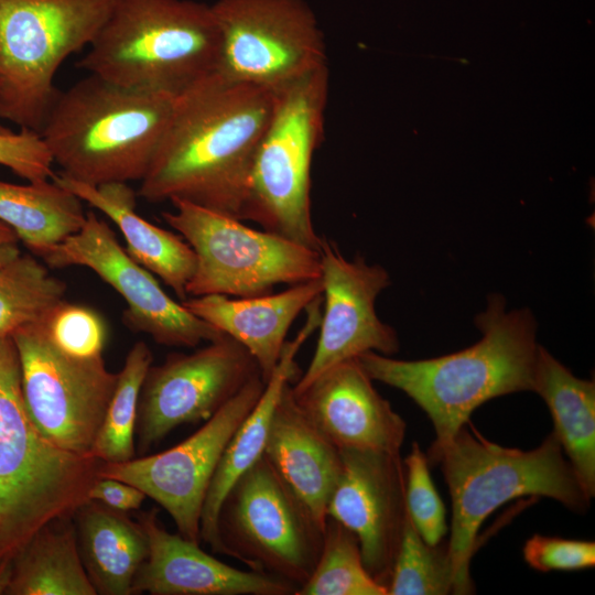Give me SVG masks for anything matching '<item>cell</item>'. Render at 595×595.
<instances>
[{
	"instance_id": "obj_7",
	"label": "cell",
	"mask_w": 595,
	"mask_h": 595,
	"mask_svg": "<svg viewBox=\"0 0 595 595\" xmlns=\"http://www.w3.org/2000/svg\"><path fill=\"white\" fill-rule=\"evenodd\" d=\"M326 65L274 91L272 112L252 162L241 220L310 249L321 238L311 214V166L324 133Z\"/></svg>"
},
{
	"instance_id": "obj_4",
	"label": "cell",
	"mask_w": 595,
	"mask_h": 595,
	"mask_svg": "<svg viewBox=\"0 0 595 595\" xmlns=\"http://www.w3.org/2000/svg\"><path fill=\"white\" fill-rule=\"evenodd\" d=\"M426 457L440 465L452 500L447 545L453 594L473 593L469 564L478 530L501 505L542 496L582 512L589 504L553 433L537 448L522 451L493 443L477 431L470 433L465 424L445 444L431 446Z\"/></svg>"
},
{
	"instance_id": "obj_16",
	"label": "cell",
	"mask_w": 595,
	"mask_h": 595,
	"mask_svg": "<svg viewBox=\"0 0 595 595\" xmlns=\"http://www.w3.org/2000/svg\"><path fill=\"white\" fill-rule=\"evenodd\" d=\"M322 303L320 334L305 372L292 386L299 392L324 371L361 354L390 356L399 350L397 332L380 321L375 310L378 295L391 284L380 264H368L361 256L346 259L336 244L325 237L320 246Z\"/></svg>"
},
{
	"instance_id": "obj_10",
	"label": "cell",
	"mask_w": 595,
	"mask_h": 595,
	"mask_svg": "<svg viewBox=\"0 0 595 595\" xmlns=\"http://www.w3.org/2000/svg\"><path fill=\"white\" fill-rule=\"evenodd\" d=\"M217 527L225 555L298 588L323 544V528L264 454L229 490Z\"/></svg>"
},
{
	"instance_id": "obj_37",
	"label": "cell",
	"mask_w": 595,
	"mask_h": 595,
	"mask_svg": "<svg viewBox=\"0 0 595 595\" xmlns=\"http://www.w3.org/2000/svg\"><path fill=\"white\" fill-rule=\"evenodd\" d=\"M21 253L17 241L0 240V268Z\"/></svg>"
},
{
	"instance_id": "obj_29",
	"label": "cell",
	"mask_w": 595,
	"mask_h": 595,
	"mask_svg": "<svg viewBox=\"0 0 595 595\" xmlns=\"http://www.w3.org/2000/svg\"><path fill=\"white\" fill-rule=\"evenodd\" d=\"M153 355L142 340L134 343L122 369L95 439L91 457L104 463H122L136 457L138 401Z\"/></svg>"
},
{
	"instance_id": "obj_24",
	"label": "cell",
	"mask_w": 595,
	"mask_h": 595,
	"mask_svg": "<svg viewBox=\"0 0 595 595\" xmlns=\"http://www.w3.org/2000/svg\"><path fill=\"white\" fill-rule=\"evenodd\" d=\"M73 520L79 555L96 593L131 595L134 577L149 554L139 520L90 499L74 510Z\"/></svg>"
},
{
	"instance_id": "obj_5",
	"label": "cell",
	"mask_w": 595,
	"mask_h": 595,
	"mask_svg": "<svg viewBox=\"0 0 595 595\" xmlns=\"http://www.w3.org/2000/svg\"><path fill=\"white\" fill-rule=\"evenodd\" d=\"M212 7L192 0H115L77 67L125 87L177 96L215 73Z\"/></svg>"
},
{
	"instance_id": "obj_26",
	"label": "cell",
	"mask_w": 595,
	"mask_h": 595,
	"mask_svg": "<svg viewBox=\"0 0 595 595\" xmlns=\"http://www.w3.org/2000/svg\"><path fill=\"white\" fill-rule=\"evenodd\" d=\"M7 589L17 595H97L79 555L73 515L51 520L21 545Z\"/></svg>"
},
{
	"instance_id": "obj_38",
	"label": "cell",
	"mask_w": 595,
	"mask_h": 595,
	"mask_svg": "<svg viewBox=\"0 0 595 595\" xmlns=\"http://www.w3.org/2000/svg\"><path fill=\"white\" fill-rule=\"evenodd\" d=\"M0 240L18 241V237L14 234V231L1 221H0Z\"/></svg>"
},
{
	"instance_id": "obj_21",
	"label": "cell",
	"mask_w": 595,
	"mask_h": 595,
	"mask_svg": "<svg viewBox=\"0 0 595 595\" xmlns=\"http://www.w3.org/2000/svg\"><path fill=\"white\" fill-rule=\"evenodd\" d=\"M263 454L324 530L342 455L303 413L291 382L277 401Z\"/></svg>"
},
{
	"instance_id": "obj_19",
	"label": "cell",
	"mask_w": 595,
	"mask_h": 595,
	"mask_svg": "<svg viewBox=\"0 0 595 595\" xmlns=\"http://www.w3.org/2000/svg\"><path fill=\"white\" fill-rule=\"evenodd\" d=\"M149 542V554L139 569L132 594L151 595H295L298 587L278 576L230 566L180 533L169 532L158 511L138 518Z\"/></svg>"
},
{
	"instance_id": "obj_1",
	"label": "cell",
	"mask_w": 595,
	"mask_h": 595,
	"mask_svg": "<svg viewBox=\"0 0 595 595\" xmlns=\"http://www.w3.org/2000/svg\"><path fill=\"white\" fill-rule=\"evenodd\" d=\"M274 93L213 73L175 97L138 196L181 199L241 220Z\"/></svg>"
},
{
	"instance_id": "obj_27",
	"label": "cell",
	"mask_w": 595,
	"mask_h": 595,
	"mask_svg": "<svg viewBox=\"0 0 595 595\" xmlns=\"http://www.w3.org/2000/svg\"><path fill=\"white\" fill-rule=\"evenodd\" d=\"M85 220L83 202L52 178L25 185L0 180V221L36 257L77 232Z\"/></svg>"
},
{
	"instance_id": "obj_20",
	"label": "cell",
	"mask_w": 595,
	"mask_h": 595,
	"mask_svg": "<svg viewBox=\"0 0 595 595\" xmlns=\"http://www.w3.org/2000/svg\"><path fill=\"white\" fill-rule=\"evenodd\" d=\"M321 278L279 292L248 298L220 294L191 296L181 303L194 315L241 344L256 360L261 378L274 371L289 328L322 295Z\"/></svg>"
},
{
	"instance_id": "obj_14",
	"label": "cell",
	"mask_w": 595,
	"mask_h": 595,
	"mask_svg": "<svg viewBox=\"0 0 595 595\" xmlns=\"http://www.w3.org/2000/svg\"><path fill=\"white\" fill-rule=\"evenodd\" d=\"M266 382L258 375L191 436L163 452L122 463L101 462L97 477L129 483L173 519L178 533L201 542V516L221 454L259 400Z\"/></svg>"
},
{
	"instance_id": "obj_13",
	"label": "cell",
	"mask_w": 595,
	"mask_h": 595,
	"mask_svg": "<svg viewBox=\"0 0 595 595\" xmlns=\"http://www.w3.org/2000/svg\"><path fill=\"white\" fill-rule=\"evenodd\" d=\"M258 375L250 353L227 335L151 365L138 401L137 453L144 454L181 425L206 422Z\"/></svg>"
},
{
	"instance_id": "obj_9",
	"label": "cell",
	"mask_w": 595,
	"mask_h": 595,
	"mask_svg": "<svg viewBox=\"0 0 595 595\" xmlns=\"http://www.w3.org/2000/svg\"><path fill=\"white\" fill-rule=\"evenodd\" d=\"M162 217L191 246L195 271L187 296L269 294L279 284L321 277L320 253L290 239L246 226L242 220L173 199Z\"/></svg>"
},
{
	"instance_id": "obj_33",
	"label": "cell",
	"mask_w": 595,
	"mask_h": 595,
	"mask_svg": "<svg viewBox=\"0 0 595 595\" xmlns=\"http://www.w3.org/2000/svg\"><path fill=\"white\" fill-rule=\"evenodd\" d=\"M52 343L64 354L90 359L102 356L107 339L106 324L94 309L62 301L45 320Z\"/></svg>"
},
{
	"instance_id": "obj_23",
	"label": "cell",
	"mask_w": 595,
	"mask_h": 595,
	"mask_svg": "<svg viewBox=\"0 0 595 595\" xmlns=\"http://www.w3.org/2000/svg\"><path fill=\"white\" fill-rule=\"evenodd\" d=\"M52 180L106 215L121 231L127 253L156 274L182 301L187 299L185 289L196 267L193 249L180 235L138 214V194L128 183L90 185L60 172Z\"/></svg>"
},
{
	"instance_id": "obj_32",
	"label": "cell",
	"mask_w": 595,
	"mask_h": 595,
	"mask_svg": "<svg viewBox=\"0 0 595 595\" xmlns=\"http://www.w3.org/2000/svg\"><path fill=\"white\" fill-rule=\"evenodd\" d=\"M403 465L408 513L423 540L435 545L447 531L445 507L431 479L428 457L416 442L412 443Z\"/></svg>"
},
{
	"instance_id": "obj_12",
	"label": "cell",
	"mask_w": 595,
	"mask_h": 595,
	"mask_svg": "<svg viewBox=\"0 0 595 595\" xmlns=\"http://www.w3.org/2000/svg\"><path fill=\"white\" fill-rule=\"evenodd\" d=\"M11 336L34 424L60 448L91 457L118 372L107 369L102 356L80 359L61 351L47 335L45 320L21 326Z\"/></svg>"
},
{
	"instance_id": "obj_28",
	"label": "cell",
	"mask_w": 595,
	"mask_h": 595,
	"mask_svg": "<svg viewBox=\"0 0 595 595\" xmlns=\"http://www.w3.org/2000/svg\"><path fill=\"white\" fill-rule=\"evenodd\" d=\"M66 291V283L36 256L21 252L0 268V336L46 320Z\"/></svg>"
},
{
	"instance_id": "obj_18",
	"label": "cell",
	"mask_w": 595,
	"mask_h": 595,
	"mask_svg": "<svg viewBox=\"0 0 595 595\" xmlns=\"http://www.w3.org/2000/svg\"><path fill=\"white\" fill-rule=\"evenodd\" d=\"M293 394L307 419L339 451L400 453L407 424L375 389L357 358L331 367Z\"/></svg>"
},
{
	"instance_id": "obj_22",
	"label": "cell",
	"mask_w": 595,
	"mask_h": 595,
	"mask_svg": "<svg viewBox=\"0 0 595 595\" xmlns=\"http://www.w3.org/2000/svg\"><path fill=\"white\" fill-rule=\"evenodd\" d=\"M322 298L305 310L307 318L298 335L285 342L280 360L264 385L253 409L245 418L226 445L217 464L204 501L199 538L215 553L224 554L218 534L221 505L231 487L263 454L270 421L285 383L296 378L295 356L321 322Z\"/></svg>"
},
{
	"instance_id": "obj_35",
	"label": "cell",
	"mask_w": 595,
	"mask_h": 595,
	"mask_svg": "<svg viewBox=\"0 0 595 595\" xmlns=\"http://www.w3.org/2000/svg\"><path fill=\"white\" fill-rule=\"evenodd\" d=\"M52 155L40 133L21 129L0 132V165L7 166L28 182L51 180Z\"/></svg>"
},
{
	"instance_id": "obj_11",
	"label": "cell",
	"mask_w": 595,
	"mask_h": 595,
	"mask_svg": "<svg viewBox=\"0 0 595 595\" xmlns=\"http://www.w3.org/2000/svg\"><path fill=\"white\" fill-rule=\"evenodd\" d=\"M216 71L272 93L326 65L322 31L302 0H218Z\"/></svg>"
},
{
	"instance_id": "obj_39",
	"label": "cell",
	"mask_w": 595,
	"mask_h": 595,
	"mask_svg": "<svg viewBox=\"0 0 595 595\" xmlns=\"http://www.w3.org/2000/svg\"><path fill=\"white\" fill-rule=\"evenodd\" d=\"M7 131H10L9 129L4 128L1 123H0V132H7Z\"/></svg>"
},
{
	"instance_id": "obj_2",
	"label": "cell",
	"mask_w": 595,
	"mask_h": 595,
	"mask_svg": "<svg viewBox=\"0 0 595 595\" xmlns=\"http://www.w3.org/2000/svg\"><path fill=\"white\" fill-rule=\"evenodd\" d=\"M475 324L482 338L445 356L400 360L368 351L357 357L372 380L403 391L426 413L436 435L432 446L448 442L484 402L533 390L540 345L530 310L506 311L505 299L495 294Z\"/></svg>"
},
{
	"instance_id": "obj_3",
	"label": "cell",
	"mask_w": 595,
	"mask_h": 595,
	"mask_svg": "<svg viewBox=\"0 0 595 595\" xmlns=\"http://www.w3.org/2000/svg\"><path fill=\"white\" fill-rule=\"evenodd\" d=\"M175 97L89 74L60 91L40 134L60 173L69 178L90 185L141 181Z\"/></svg>"
},
{
	"instance_id": "obj_8",
	"label": "cell",
	"mask_w": 595,
	"mask_h": 595,
	"mask_svg": "<svg viewBox=\"0 0 595 595\" xmlns=\"http://www.w3.org/2000/svg\"><path fill=\"white\" fill-rule=\"evenodd\" d=\"M115 0H0V118L41 132L54 76L89 46Z\"/></svg>"
},
{
	"instance_id": "obj_15",
	"label": "cell",
	"mask_w": 595,
	"mask_h": 595,
	"mask_svg": "<svg viewBox=\"0 0 595 595\" xmlns=\"http://www.w3.org/2000/svg\"><path fill=\"white\" fill-rule=\"evenodd\" d=\"M39 258L50 268L79 266L93 270L123 298L125 325L160 345L195 347L225 336L166 294L153 273L119 245L107 221L91 210L86 212L77 232L48 247Z\"/></svg>"
},
{
	"instance_id": "obj_30",
	"label": "cell",
	"mask_w": 595,
	"mask_h": 595,
	"mask_svg": "<svg viewBox=\"0 0 595 595\" xmlns=\"http://www.w3.org/2000/svg\"><path fill=\"white\" fill-rule=\"evenodd\" d=\"M295 595H387L366 570L354 532L327 517L316 565Z\"/></svg>"
},
{
	"instance_id": "obj_31",
	"label": "cell",
	"mask_w": 595,
	"mask_h": 595,
	"mask_svg": "<svg viewBox=\"0 0 595 595\" xmlns=\"http://www.w3.org/2000/svg\"><path fill=\"white\" fill-rule=\"evenodd\" d=\"M453 594V569L447 542L426 543L407 512L387 584V595Z\"/></svg>"
},
{
	"instance_id": "obj_36",
	"label": "cell",
	"mask_w": 595,
	"mask_h": 595,
	"mask_svg": "<svg viewBox=\"0 0 595 595\" xmlns=\"http://www.w3.org/2000/svg\"><path fill=\"white\" fill-rule=\"evenodd\" d=\"M87 498L122 512L138 510L145 494L136 486L109 477H97L91 484Z\"/></svg>"
},
{
	"instance_id": "obj_25",
	"label": "cell",
	"mask_w": 595,
	"mask_h": 595,
	"mask_svg": "<svg viewBox=\"0 0 595 595\" xmlns=\"http://www.w3.org/2000/svg\"><path fill=\"white\" fill-rule=\"evenodd\" d=\"M548 405L552 432L585 495H595V382L574 376L541 345L538 349L533 390Z\"/></svg>"
},
{
	"instance_id": "obj_34",
	"label": "cell",
	"mask_w": 595,
	"mask_h": 595,
	"mask_svg": "<svg viewBox=\"0 0 595 595\" xmlns=\"http://www.w3.org/2000/svg\"><path fill=\"white\" fill-rule=\"evenodd\" d=\"M524 561L539 572L576 571L595 565V543L533 534L522 549Z\"/></svg>"
},
{
	"instance_id": "obj_17",
	"label": "cell",
	"mask_w": 595,
	"mask_h": 595,
	"mask_svg": "<svg viewBox=\"0 0 595 595\" xmlns=\"http://www.w3.org/2000/svg\"><path fill=\"white\" fill-rule=\"evenodd\" d=\"M342 472L327 505L359 541L364 565L387 589L407 517L400 453L343 450Z\"/></svg>"
},
{
	"instance_id": "obj_6",
	"label": "cell",
	"mask_w": 595,
	"mask_h": 595,
	"mask_svg": "<svg viewBox=\"0 0 595 595\" xmlns=\"http://www.w3.org/2000/svg\"><path fill=\"white\" fill-rule=\"evenodd\" d=\"M100 463L40 432L25 405L14 340L0 336V549L21 547L45 523L73 515Z\"/></svg>"
}]
</instances>
